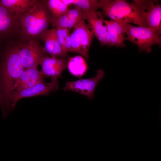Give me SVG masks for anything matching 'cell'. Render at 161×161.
<instances>
[{"label":"cell","mask_w":161,"mask_h":161,"mask_svg":"<svg viewBox=\"0 0 161 161\" xmlns=\"http://www.w3.org/2000/svg\"><path fill=\"white\" fill-rule=\"evenodd\" d=\"M18 44L2 51L0 63V82L5 113L12 110L10 97L21 73L25 69L18 54Z\"/></svg>","instance_id":"1"},{"label":"cell","mask_w":161,"mask_h":161,"mask_svg":"<svg viewBox=\"0 0 161 161\" xmlns=\"http://www.w3.org/2000/svg\"><path fill=\"white\" fill-rule=\"evenodd\" d=\"M20 43L29 41H39L48 29L52 19L46 0H39L34 7L19 18Z\"/></svg>","instance_id":"2"},{"label":"cell","mask_w":161,"mask_h":161,"mask_svg":"<svg viewBox=\"0 0 161 161\" xmlns=\"http://www.w3.org/2000/svg\"><path fill=\"white\" fill-rule=\"evenodd\" d=\"M98 8L101 9L106 16L123 23H132L148 27L137 6L133 2L124 0H99Z\"/></svg>","instance_id":"3"},{"label":"cell","mask_w":161,"mask_h":161,"mask_svg":"<svg viewBox=\"0 0 161 161\" xmlns=\"http://www.w3.org/2000/svg\"><path fill=\"white\" fill-rule=\"evenodd\" d=\"M127 40L135 44L139 48V52L145 51L150 53L154 44L160 46V34L148 27H136L130 24L124 23Z\"/></svg>","instance_id":"4"},{"label":"cell","mask_w":161,"mask_h":161,"mask_svg":"<svg viewBox=\"0 0 161 161\" xmlns=\"http://www.w3.org/2000/svg\"><path fill=\"white\" fill-rule=\"evenodd\" d=\"M18 54L24 69L37 67L44 58L47 56L40 41H29L18 43Z\"/></svg>","instance_id":"5"},{"label":"cell","mask_w":161,"mask_h":161,"mask_svg":"<svg viewBox=\"0 0 161 161\" xmlns=\"http://www.w3.org/2000/svg\"><path fill=\"white\" fill-rule=\"evenodd\" d=\"M74 28V31L70 35V52L78 53L88 58L89 50L94 35L84 20L79 21Z\"/></svg>","instance_id":"6"},{"label":"cell","mask_w":161,"mask_h":161,"mask_svg":"<svg viewBox=\"0 0 161 161\" xmlns=\"http://www.w3.org/2000/svg\"><path fill=\"white\" fill-rule=\"evenodd\" d=\"M137 6L148 27L160 34L161 33V5L158 1L135 0Z\"/></svg>","instance_id":"7"},{"label":"cell","mask_w":161,"mask_h":161,"mask_svg":"<svg viewBox=\"0 0 161 161\" xmlns=\"http://www.w3.org/2000/svg\"><path fill=\"white\" fill-rule=\"evenodd\" d=\"M58 79L52 78L51 81L49 83H41L27 89L14 92L10 97L12 110L14 109L17 102L22 98L41 95L47 96L51 92L58 89L59 85Z\"/></svg>","instance_id":"8"},{"label":"cell","mask_w":161,"mask_h":161,"mask_svg":"<svg viewBox=\"0 0 161 161\" xmlns=\"http://www.w3.org/2000/svg\"><path fill=\"white\" fill-rule=\"evenodd\" d=\"M84 19L87 20L88 25L100 44L102 45L112 46L104 20L101 13L97 11L90 12L83 10Z\"/></svg>","instance_id":"9"},{"label":"cell","mask_w":161,"mask_h":161,"mask_svg":"<svg viewBox=\"0 0 161 161\" xmlns=\"http://www.w3.org/2000/svg\"><path fill=\"white\" fill-rule=\"evenodd\" d=\"M19 18L12 14L0 1V44L14 36H19Z\"/></svg>","instance_id":"10"},{"label":"cell","mask_w":161,"mask_h":161,"mask_svg":"<svg viewBox=\"0 0 161 161\" xmlns=\"http://www.w3.org/2000/svg\"><path fill=\"white\" fill-rule=\"evenodd\" d=\"M104 75V70L98 69L95 77L67 82L63 89L64 91L71 90L87 96L88 99H92L94 96V92L96 86Z\"/></svg>","instance_id":"11"},{"label":"cell","mask_w":161,"mask_h":161,"mask_svg":"<svg viewBox=\"0 0 161 161\" xmlns=\"http://www.w3.org/2000/svg\"><path fill=\"white\" fill-rule=\"evenodd\" d=\"M46 77L37 67L24 69L18 79L14 92L23 90L44 82Z\"/></svg>","instance_id":"12"},{"label":"cell","mask_w":161,"mask_h":161,"mask_svg":"<svg viewBox=\"0 0 161 161\" xmlns=\"http://www.w3.org/2000/svg\"><path fill=\"white\" fill-rule=\"evenodd\" d=\"M112 46L124 48L127 40L124 23L111 19L104 20Z\"/></svg>","instance_id":"13"},{"label":"cell","mask_w":161,"mask_h":161,"mask_svg":"<svg viewBox=\"0 0 161 161\" xmlns=\"http://www.w3.org/2000/svg\"><path fill=\"white\" fill-rule=\"evenodd\" d=\"M66 64L67 60L65 58L47 56L43 58L40 64L41 67V71L46 76H51L52 78H58L61 77Z\"/></svg>","instance_id":"14"},{"label":"cell","mask_w":161,"mask_h":161,"mask_svg":"<svg viewBox=\"0 0 161 161\" xmlns=\"http://www.w3.org/2000/svg\"><path fill=\"white\" fill-rule=\"evenodd\" d=\"M41 40L44 43V47L46 52L51 57L60 58L65 56L58 41L55 28L48 29L42 36Z\"/></svg>","instance_id":"15"},{"label":"cell","mask_w":161,"mask_h":161,"mask_svg":"<svg viewBox=\"0 0 161 161\" xmlns=\"http://www.w3.org/2000/svg\"><path fill=\"white\" fill-rule=\"evenodd\" d=\"M39 1L0 0V1L12 14L19 18L32 9Z\"/></svg>","instance_id":"16"},{"label":"cell","mask_w":161,"mask_h":161,"mask_svg":"<svg viewBox=\"0 0 161 161\" xmlns=\"http://www.w3.org/2000/svg\"><path fill=\"white\" fill-rule=\"evenodd\" d=\"M67 66L70 72L77 77L83 75L87 69L85 61L82 57L80 56L71 58L68 61Z\"/></svg>","instance_id":"17"},{"label":"cell","mask_w":161,"mask_h":161,"mask_svg":"<svg viewBox=\"0 0 161 161\" xmlns=\"http://www.w3.org/2000/svg\"><path fill=\"white\" fill-rule=\"evenodd\" d=\"M46 1L52 16V22L65 14L69 9V6L63 3L61 0H48Z\"/></svg>","instance_id":"18"},{"label":"cell","mask_w":161,"mask_h":161,"mask_svg":"<svg viewBox=\"0 0 161 161\" xmlns=\"http://www.w3.org/2000/svg\"><path fill=\"white\" fill-rule=\"evenodd\" d=\"M65 4L69 6L73 5L82 10L90 12L97 11L99 0H61Z\"/></svg>","instance_id":"19"},{"label":"cell","mask_w":161,"mask_h":161,"mask_svg":"<svg viewBox=\"0 0 161 161\" xmlns=\"http://www.w3.org/2000/svg\"><path fill=\"white\" fill-rule=\"evenodd\" d=\"M52 24L56 29L74 27L76 24L68 17L66 13L57 20L52 22Z\"/></svg>","instance_id":"20"},{"label":"cell","mask_w":161,"mask_h":161,"mask_svg":"<svg viewBox=\"0 0 161 161\" xmlns=\"http://www.w3.org/2000/svg\"><path fill=\"white\" fill-rule=\"evenodd\" d=\"M66 14L69 19L76 24L80 20H84L83 10L76 6L72 9H69Z\"/></svg>","instance_id":"21"},{"label":"cell","mask_w":161,"mask_h":161,"mask_svg":"<svg viewBox=\"0 0 161 161\" xmlns=\"http://www.w3.org/2000/svg\"><path fill=\"white\" fill-rule=\"evenodd\" d=\"M70 31V29L67 28L56 29L57 37L62 49L64 41Z\"/></svg>","instance_id":"22"},{"label":"cell","mask_w":161,"mask_h":161,"mask_svg":"<svg viewBox=\"0 0 161 161\" xmlns=\"http://www.w3.org/2000/svg\"><path fill=\"white\" fill-rule=\"evenodd\" d=\"M71 49V41L69 33L66 36L64 42L63 49L65 56L70 52Z\"/></svg>","instance_id":"23"},{"label":"cell","mask_w":161,"mask_h":161,"mask_svg":"<svg viewBox=\"0 0 161 161\" xmlns=\"http://www.w3.org/2000/svg\"><path fill=\"white\" fill-rule=\"evenodd\" d=\"M0 108L3 114V117L4 118H6V116L5 114V110L3 102L1 91L0 82Z\"/></svg>","instance_id":"24"},{"label":"cell","mask_w":161,"mask_h":161,"mask_svg":"<svg viewBox=\"0 0 161 161\" xmlns=\"http://www.w3.org/2000/svg\"></svg>","instance_id":"25"}]
</instances>
